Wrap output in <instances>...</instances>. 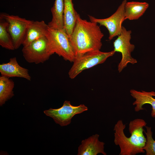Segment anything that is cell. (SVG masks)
I'll list each match as a JSON object with an SVG mask.
<instances>
[{
    "instance_id": "cell-1",
    "label": "cell",
    "mask_w": 155,
    "mask_h": 155,
    "mask_svg": "<svg viewBox=\"0 0 155 155\" xmlns=\"http://www.w3.org/2000/svg\"><path fill=\"white\" fill-rule=\"evenodd\" d=\"M104 36L97 23L82 19L77 13L75 26L69 36L75 59L87 52L100 50Z\"/></svg>"
},
{
    "instance_id": "cell-2",
    "label": "cell",
    "mask_w": 155,
    "mask_h": 155,
    "mask_svg": "<svg viewBox=\"0 0 155 155\" xmlns=\"http://www.w3.org/2000/svg\"><path fill=\"white\" fill-rule=\"evenodd\" d=\"M146 124L142 119H137L131 121L129 130L131 135L128 137L124 132L125 124L121 120L117 121L114 128V142L120 147L119 155H135L145 152L143 148L146 144V138L143 134V127Z\"/></svg>"
},
{
    "instance_id": "cell-3",
    "label": "cell",
    "mask_w": 155,
    "mask_h": 155,
    "mask_svg": "<svg viewBox=\"0 0 155 155\" xmlns=\"http://www.w3.org/2000/svg\"><path fill=\"white\" fill-rule=\"evenodd\" d=\"M22 52L28 62L35 64L44 63L54 53L46 36L36 39L23 46Z\"/></svg>"
},
{
    "instance_id": "cell-4",
    "label": "cell",
    "mask_w": 155,
    "mask_h": 155,
    "mask_svg": "<svg viewBox=\"0 0 155 155\" xmlns=\"http://www.w3.org/2000/svg\"><path fill=\"white\" fill-rule=\"evenodd\" d=\"M54 53L66 61L73 62L75 55L69 36L64 28L55 29L49 27L46 36Z\"/></svg>"
},
{
    "instance_id": "cell-5",
    "label": "cell",
    "mask_w": 155,
    "mask_h": 155,
    "mask_svg": "<svg viewBox=\"0 0 155 155\" xmlns=\"http://www.w3.org/2000/svg\"><path fill=\"white\" fill-rule=\"evenodd\" d=\"M115 52L114 50L107 52L100 50L92 51L75 58L68 72L69 77L73 79L84 70L103 63L108 58L113 56Z\"/></svg>"
},
{
    "instance_id": "cell-6",
    "label": "cell",
    "mask_w": 155,
    "mask_h": 155,
    "mask_svg": "<svg viewBox=\"0 0 155 155\" xmlns=\"http://www.w3.org/2000/svg\"><path fill=\"white\" fill-rule=\"evenodd\" d=\"M131 31L127 30L123 26L121 34L113 42L114 50L115 52L120 53L122 58L118 65V70L119 73L130 63L134 64L137 63V60L131 56V53L135 48L133 44L130 42Z\"/></svg>"
},
{
    "instance_id": "cell-7",
    "label": "cell",
    "mask_w": 155,
    "mask_h": 155,
    "mask_svg": "<svg viewBox=\"0 0 155 155\" xmlns=\"http://www.w3.org/2000/svg\"><path fill=\"white\" fill-rule=\"evenodd\" d=\"M88 110L87 107L84 104L75 106L72 105L70 101L65 100L61 107L57 109L50 108L44 111V113L52 118L56 124L63 127L70 124L75 115Z\"/></svg>"
},
{
    "instance_id": "cell-8",
    "label": "cell",
    "mask_w": 155,
    "mask_h": 155,
    "mask_svg": "<svg viewBox=\"0 0 155 155\" xmlns=\"http://www.w3.org/2000/svg\"><path fill=\"white\" fill-rule=\"evenodd\" d=\"M0 18L7 22L8 31L11 37L15 49H18L22 44L27 28L32 21L18 16L4 13H1Z\"/></svg>"
},
{
    "instance_id": "cell-9",
    "label": "cell",
    "mask_w": 155,
    "mask_h": 155,
    "mask_svg": "<svg viewBox=\"0 0 155 155\" xmlns=\"http://www.w3.org/2000/svg\"><path fill=\"white\" fill-rule=\"evenodd\" d=\"M126 0H124L116 11L110 17L104 19H98L88 15L90 20L105 27L108 30L109 40L120 35L122 31V24L125 20V6Z\"/></svg>"
},
{
    "instance_id": "cell-10",
    "label": "cell",
    "mask_w": 155,
    "mask_h": 155,
    "mask_svg": "<svg viewBox=\"0 0 155 155\" xmlns=\"http://www.w3.org/2000/svg\"><path fill=\"white\" fill-rule=\"evenodd\" d=\"M99 137L96 134L82 140L78 147L77 155H96L101 153L106 155L104 151L105 143L99 140Z\"/></svg>"
},
{
    "instance_id": "cell-11",
    "label": "cell",
    "mask_w": 155,
    "mask_h": 155,
    "mask_svg": "<svg viewBox=\"0 0 155 155\" xmlns=\"http://www.w3.org/2000/svg\"><path fill=\"white\" fill-rule=\"evenodd\" d=\"M0 72L1 75L8 78L18 77L31 80L28 70L20 66L16 57L10 58L7 63L1 64Z\"/></svg>"
},
{
    "instance_id": "cell-12",
    "label": "cell",
    "mask_w": 155,
    "mask_h": 155,
    "mask_svg": "<svg viewBox=\"0 0 155 155\" xmlns=\"http://www.w3.org/2000/svg\"><path fill=\"white\" fill-rule=\"evenodd\" d=\"M49 26L43 20L33 21L27 28L22 44L26 46L34 40L47 36Z\"/></svg>"
},
{
    "instance_id": "cell-13",
    "label": "cell",
    "mask_w": 155,
    "mask_h": 155,
    "mask_svg": "<svg viewBox=\"0 0 155 155\" xmlns=\"http://www.w3.org/2000/svg\"><path fill=\"white\" fill-rule=\"evenodd\" d=\"M153 92L138 91L134 89L130 90L131 96L135 100L133 103V105H135L134 108L135 111L138 112L144 110L142 107L143 105L145 104H149L152 107L151 116L153 118L155 117V98L153 97Z\"/></svg>"
},
{
    "instance_id": "cell-14",
    "label": "cell",
    "mask_w": 155,
    "mask_h": 155,
    "mask_svg": "<svg viewBox=\"0 0 155 155\" xmlns=\"http://www.w3.org/2000/svg\"><path fill=\"white\" fill-rule=\"evenodd\" d=\"M64 28L70 36L76 22L77 13L74 9L72 0H64Z\"/></svg>"
},
{
    "instance_id": "cell-15",
    "label": "cell",
    "mask_w": 155,
    "mask_h": 155,
    "mask_svg": "<svg viewBox=\"0 0 155 155\" xmlns=\"http://www.w3.org/2000/svg\"><path fill=\"white\" fill-rule=\"evenodd\" d=\"M149 7L145 2L130 1L126 3L125 6V20H136L145 13Z\"/></svg>"
},
{
    "instance_id": "cell-16",
    "label": "cell",
    "mask_w": 155,
    "mask_h": 155,
    "mask_svg": "<svg viewBox=\"0 0 155 155\" xmlns=\"http://www.w3.org/2000/svg\"><path fill=\"white\" fill-rule=\"evenodd\" d=\"M64 0H55L51 9L52 18L48 24L49 28L55 29L64 28Z\"/></svg>"
},
{
    "instance_id": "cell-17",
    "label": "cell",
    "mask_w": 155,
    "mask_h": 155,
    "mask_svg": "<svg viewBox=\"0 0 155 155\" xmlns=\"http://www.w3.org/2000/svg\"><path fill=\"white\" fill-rule=\"evenodd\" d=\"M14 86L13 81L9 78L1 75L0 77V106H2L14 96Z\"/></svg>"
},
{
    "instance_id": "cell-18",
    "label": "cell",
    "mask_w": 155,
    "mask_h": 155,
    "mask_svg": "<svg viewBox=\"0 0 155 155\" xmlns=\"http://www.w3.org/2000/svg\"><path fill=\"white\" fill-rule=\"evenodd\" d=\"M7 22L0 18V45L3 48L11 50H15L11 37L8 32Z\"/></svg>"
},
{
    "instance_id": "cell-19",
    "label": "cell",
    "mask_w": 155,
    "mask_h": 155,
    "mask_svg": "<svg viewBox=\"0 0 155 155\" xmlns=\"http://www.w3.org/2000/svg\"><path fill=\"white\" fill-rule=\"evenodd\" d=\"M147 131H144L146 136V142L143 149L146 152V155H155V140L152 137L151 127L145 126Z\"/></svg>"
},
{
    "instance_id": "cell-20",
    "label": "cell",
    "mask_w": 155,
    "mask_h": 155,
    "mask_svg": "<svg viewBox=\"0 0 155 155\" xmlns=\"http://www.w3.org/2000/svg\"><path fill=\"white\" fill-rule=\"evenodd\" d=\"M152 95L153 96H155V92L153 91Z\"/></svg>"
}]
</instances>
